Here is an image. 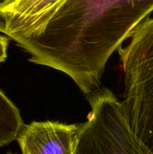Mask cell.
<instances>
[{
	"label": "cell",
	"mask_w": 153,
	"mask_h": 154,
	"mask_svg": "<svg viewBox=\"0 0 153 154\" xmlns=\"http://www.w3.org/2000/svg\"><path fill=\"white\" fill-rule=\"evenodd\" d=\"M7 154H14V153H11V152H8V153Z\"/></svg>",
	"instance_id": "obj_9"
},
{
	"label": "cell",
	"mask_w": 153,
	"mask_h": 154,
	"mask_svg": "<svg viewBox=\"0 0 153 154\" xmlns=\"http://www.w3.org/2000/svg\"><path fill=\"white\" fill-rule=\"evenodd\" d=\"M8 38L0 34V63L4 62L7 58Z\"/></svg>",
	"instance_id": "obj_7"
},
{
	"label": "cell",
	"mask_w": 153,
	"mask_h": 154,
	"mask_svg": "<svg viewBox=\"0 0 153 154\" xmlns=\"http://www.w3.org/2000/svg\"><path fill=\"white\" fill-rule=\"evenodd\" d=\"M79 125L54 121L24 125L17 142L23 154H76Z\"/></svg>",
	"instance_id": "obj_4"
},
{
	"label": "cell",
	"mask_w": 153,
	"mask_h": 154,
	"mask_svg": "<svg viewBox=\"0 0 153 154\" xmlns=\"http://www.w3.org/2000/svg\"><path fill=\"white\" fill-rule=\"evenodd\" d=\"M23 125L18 107L0 89V147L17 140Z\"/></svg>",
	"instance_id": "obj_6"
},
{
	"label": "cell",
	"mask_w": 153,
	"mask_h": 154,
	"mask_svg": "<svg viewBox=\"0 0 153 154\" xmlns=\"http://www.w3.org/2000/svg\"><path fill=\"white\" fill-rule=\"evenodd\" d=\"M12 0H0V11L5 7Z\"/></svg>",
	"instance_id": "obj_8"
},
{
	"label": "cell",
	"mask_w": 153,
	"mask_h": 154,
	"mask_svg": "<svg viewBox=\"0 0 153 154\" xmlns=\"http://www.w3.org/2000/svg\"><path fill=\"white\" fill-rule=\"evenodd\" d=\"M66 0H12L0 11V32L14 39L41 27Z\"/></svg>",
	"instance_id": "obj_5"
},
{
	"label": "cell",
	"mask_w": 153,
	"mask_h": 154,
	"mask_svg": "<svg viewBox=\"0 0 153 154\" xmlns=\"http://www.w3.org/2000/svg\"><path fill=\"white\" fill-rule=\"evenodd\" d=\"M76 154H151L123 118L97 121L80 128Z\"/></svg>",
	"instance_id": "obj_3"
},
{
	"label": "cell",
	"mask_w": 153,
	"mask_h": 154,
	"mask_svg": "<svg viewBox=\"0 0 153 154\" xmlns=\"http://www.w3.org/2000/svg\"><path fill=\"white\" fill-rule=\"evenodd\" d=\"M124 77L122 106L140 143L153 154V18L143 22L118 51Z\"/></svg>",
	"instance_id": "obj_2"
},
{
	"label": "cell",
	"mask_w": 153,
	"mask_h": 154,
	"mask_svg": "<svg viewBox=\"0 0 153 154\" xmlns=\"http://www.w3.org/2000/svg\"><path fill=\"white\" fill-rule=\"evenodd\" d=\"M153 13V0H66L38 30L13 39L29 61L68 75L87 96L107 61Z\"/></svg>",
	"instance_id": "obj_1"
}]
</instances>
